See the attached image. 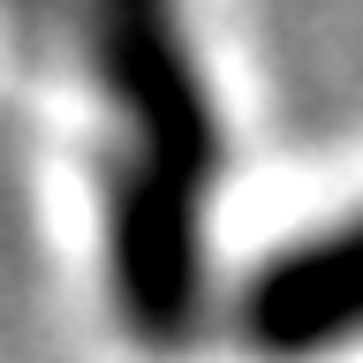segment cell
Wrapping results in <instances>:
<instances>
[{
  "instance_id": "cell-1",
  "label": "cell",
  "mask_w": 363,
  "mask_h": 363,
  "mask_svg": "<svg viewBox=\"0 0 363 363\" xmlns=\"http://www.w3.org/2000/svg\"><path fill=\"white\" fill-rule=\"evenodd\" d=\"M91 76L113 106L121 159L106 197V280L136 340L189 333L204 295V197L220 174V129L174 0H68Z\"/></svg>"
},
{
  "instance_id": "cell-2",
  "label": "cell",
  "mask_w": 363,
  "mask_h": 363,
  "mask_svg": "<svg viewBox=\"0 0 363 363\" xmlns=\"http://www.w3.org/2000/svg\"><path fill=\"white\" fill-rule=\"evenodd\" d=\"M242 340L257 356L303 363L363 340V212L272 250L242 288Z\"/></svg>"
}]
</instances>
